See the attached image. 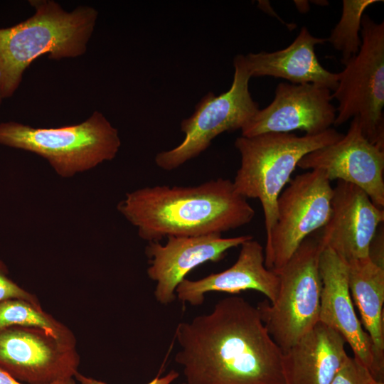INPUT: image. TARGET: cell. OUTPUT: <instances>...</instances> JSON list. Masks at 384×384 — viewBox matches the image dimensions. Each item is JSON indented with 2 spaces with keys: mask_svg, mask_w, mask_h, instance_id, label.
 <instances>
[{
  "mask_svg": "<svg viewBox=\"0 0 384 384\" xmlns=\"http://www.w3.org/2000/svg\"><path fill=\"white\" fill-rule=\"evenodd\" d=\"M370 384H384V381H377L373 379Z\"/></svg>",
  "mask_w": 384,
  "mask_h": 384,
  "instance_id": "27",
  "label": "cell"
},
{
  "mask_svg": "<svg viewBox=\"0 0 384 384\" xmlns=\"http://www.w3.org/2000/svg\"><path fill=\"white\" fill-rule=\"evenodd\" d=\"M117 209L148 242L169 236L222 235L248 224L255 214L233 181L223 178L191 186L139 188L126 193Z\"/></svg>",
  "mask_w": 384,
  "mask_h": 384,
  "instance_id": "2",
  "label": "cell"
},
{
  "mask_svg": "<svg viewBox=\"0 0 384 384\" xmlns=\"http://www.w3.org/2000/svg\"><path fill=\"white\" fill-rule=\"evenodd\" d=\"M8 269L0 260V302L10 299H21L40 304L36 297L21 287L8 276Z\"/></svg>",
  "mask_w": 384,
  "mask_h": 384,
  "instance_id": "23",
  "label": "cell"
},
{
  "mask_svg": "<svg viewBox=\"0 0 384 384\" xmlns=\"http://www.w3.org/2000/svg\"><path fill=\"white\" fill-rule=\"evenodd\" d=\"M0 384H26L23 383L0 368ZM50 384H77L75 378H70Z\"/></svg>",
  "mask_w": 384,
  "mask_h": 384,
  "instance_id": "25",
  "label": "cell"
},
{
  "mask_svg": "<svg viewBox=\"0 0 384 384\" xmlns=\"http://www.w3.org/2000/svg\"><path fill=\"white\" fill-rule=\"evenodd\" d=\"M253 238L245 235L223 238L220 234L192 237L169 236L164 245L149 242L145 254L149 258L148 277L156 282L154 297L162 304L173 302L176 289L186 275L207 262L222 260L226 252Z\"/></svg>",
  "mask_w": 384,
  "mask_h": 384,
  "instance_id": "13",
  "label": "cell"
},
{
  "mask_svg": "<svg viewBox=\"0 0 384 384\" xmlns=\"http://www.w3.org/2000/svg\"><path fill=\"white\" fill-rule=\"evenodd\" d=\"M34 14L8 28H0V95L11 97L31 63L48 55L50 60L84 55L95 30L97 11L80 6L66 11L53 0H31Z\"/></svg>",
  "mask_w": 384,
  "mask_h": 384,
  "instance_id": "3",
  "label": "cell"
},
{
  "mask_svg": "<svg viewBox=\"0 0 384 384\" xmlns=\"http://www.w3.org/2000/svg\"><path fill=\"white\" fill-rule=\"evenodd\" d=\"M345 344L338 332L319 321L282 352L286 384H331L348 358Z\"/></svg>",
  "mask_w": 384,
  "mask_h": 384,
  "instance_id": "18",
  "label": "cell"
},
{
  "mask_svg": "<svg viewBox=\"0 0 384 384\" xmlns=\"http://www.w3.org/2000/svg\"><path fill=\"white\" fill-rule=\"evenodd\" d=\"M361 37L358 53L343 63L331 93L338 104L334 124L356 117L365 137L384 149V23L364 14Z\"/></svg>",
  "mask_w": 384,
  "mask_h": 384,
  "instance_id": "7",
  "label": "cell"
},
{
  "mask_svg": "<svg viewBox=\"0 0 384 384\" xmlns=\"http://www.w3.org/2000/svg\"><path fill=\"white\" fill-rule=\"evenodd\" d=\"M14 326L40 328L59 339L76 341L72 331L43 311L40 304L25 299L0 302V331Z\"/></svg>",
  "mask_w": 384,
  "mask_h": 384,
  "instance_id": "20",
  "label": "cell"
},
{
  "mask_svg": "<svg viewBox=\"0 0 384 384\" xmlns=\"http://www.w3.org/2000/svg\"><path fill=\"white\" fill-rule=\"evenodd\" d=\"M384 220V210L358 186L337 181L333 188L331 213L318 238L348 262L369 257L371 242Z\"/></svg>",
  "mask_w": 384,
  "mask_h": 384,
  "instance_id": "14",
  "label": "cell"
},
{
  "mask_svg": "<svg viewBox=\"0 0 384 384\" xmlns=\"http://www.w3.org/2000/svg\"><path fill=\"white\" fill-rule=\"evenodd\" d=\"M278 289L277 274L265 267L264 248L252 238L240 245L238 259L231 267L198 280L184 279L176 287V295L182 302L199 306L204 302L208 292L238 294L255 290L262 293L272 303Z\"/></svg>",
  "mask_w": 384,
  "mask_h": 384,
  "instance_id": "16",
  "label": "cell"
},
{
  "mask_svg": "<svg viewBox=\"0 0 384 384\" xmlns=\"http://www.w3.org/2000/svg\"><path fill=\"white\" fill-rule=\"evenodd\" d=\"M373 380L366 367L354 357L348 356L331 384H370Z\"/></svg>",
  "mask_w": 384,
  "mask_h": 384,
  "instance_id": "22",
  "label": "cell"
},
{
  "mask_svg": "<svg viewBox=\"0 0 384 384\" xmlns=\"http://www.w3.org/2000/svg\"><path fill=\"white\" fill-rule=\"evenodd\" d=\"M178 375V372L172 370L163 377L156 376L147 384H171ZM74 378L80 384H107L102 380L85 376L79 372L76 373Z\"/></svg>",
  "mask_w": 384,
  "mask_h": 384,
  "instance_id": "24",
  "label": "cell"
},
{
  "mask_svg": "<svg viewBox=\"0 0 384 384\" xmlns=\"http://www.w3.org/2000/svg\"><path fill=\"white\" fill-rule=\"evenodd\" d=\"M322 282L319 321L331 327L351 347L353 357L368 368L375 380L384 381L379 370L371 339L354 309L348 281V264L329 248L319 259Z\"/></svg>",
  "mask_w": 384,
  "mask_h": 384,
  "instance_id": "15",
  "label": "cell"
},
{
  "mask_svg": "<svg viewBox=\"0 0 384 384\" xmlns=\"http://www.w3.org/2000/svg\"><path fill=\"white\" fill-rule=\"evenodd\" d=\"M347 264L353 302L358 309L360 321L371 339L377 366L384 374V266L370 257Z\"/></svg>",
  "mask_w": 384,
  "mask_h": 384,
  "instance_id": "19",
  "label": "cell"
},
{
  "mask_svg": "<svg viewBox=\"0 0 384 384\" xmlns=\"http://www.w3.org/2000/svg\"><path fill=\"white\" fill-rule=\"evenodd\" d=\"M380 0H343L341 18L327 38L342 55L343 64L355 56L361 46V20L365 10Z\"/></svg>",
  "mask_w": 384,
  "mask_h": 384,
  "instance_id": "21",
  "label": "cell"
},
{
  "mask_svg": "<svg viewBox=\"0 0 384 384\" xmlns=\"http://www.w3.org/2000/svg\"><path fill=\"white\" fill-rule=\"evenodd\" d=\"M297 166L320 170L330 181L353 184L365 191L375 205L384 208V149L365 137L356 117L341 139L305 155Z\"/></svg>",
  "mask_w": 384,
  "mask_h": 384,
  "instance_id": "11",
  "label": "cell"
},
{
  "mask_svg": "<svg viewBox=\"0 0 384 384\" xmlns=\"http://www.w3.org/2000/svg\"><path fill=\"white\" fill-rule=\"evenodd\" d=\"M175 361L186 384H286L282 351L257 306L230 296L212 311L180 323Z\"/></svg>",
  "mask_w": 384,
  "mask_h": 384,
  "instance_id": "1",
  "label": "cell"
},
{
  "mask_svg": "<svg viewBox=\"0 0 384 384\" xmlns=\"http://www.w3.org/2000/svg\"><path fill=\"white\" fill-rule=\"evenodd\" d=\"M325 42L327 38L314 36L303 26L294 41L284 49L240 54V57L251 78L271 76L295 85L313 83L333 92L338 85V73L325 69L314 50L316 45Z\"/></svg>",
  "mask_w": 384,
  "mask_h": 384,
  "instance_id": "17",
  "label": "cell"
},
{
  "mask_svg": "<svg viewBox=\"0 0 384 384\" xmlns=\"http://www.w3.org/2000/svg\"><path fill=\"white\" fill-rule=\"evenodd\" d=\"M294 2L298 10L302 13L306 12L309 9V3L306 1H295Z\"/></svg>",
  "mask_w": 384,
  "mask_h": 384,
  "instance_id": "26",
  "label": "cell"
},
{
  "mask_svg": "<svg viewBox=\"0 0 384 384\" xmlns=\"http://www.w3.org/2000/svg\"><path fill=\"white\" fill-rule=\"evenodd\" d=\"M331 100L327 87L313 83L281 82L272 102L258 110L242 128L241 136L294 130L304 131L306 134L321 133L334 124L336 108Z\"/></svg>",
  "mask_w": 384,
  "mask_h": 384,
  "instance_id": "12",
  "label": "cell"
},
{
  "mask_svg": "<svg viewBox=\"0 0 384 384\" xmlns=\"http://www.w3.org/2000/svg\"><path fill=\"white\" fill-rule=\"evenodd\" d=\"M181 384H186V383H181Z\"/></svg>",
  "mask_w": 384,
  "mask_h": 384,
  "instance_id": "29",
  "label": "cell"
},
{
  "mask_svg": "<svg viewBox=\"0 0 384 384\" xmlns=\"http://www.w3.org/2000/svg\"><path fill=\"white\" fill-rule=\"evenodd\" d=\"M2 100H3V98L1 97V96L0 95V107H1V104Z\"/></svg>",
  "mask_w": 384,
  "mask_h": 384,
  "instance_id": "28",
  "label": "cell"
},
{
  "mask_svg": "<svg viewBox=\"0 0 384 384\" xmlns=\"http://www.w3.org/2000/svg\"><path fill=\"white\" fill-rule=\"evenodd\" d=\"M234 77L230 89L218 95L210 92L198 102L194 112L180 124L184 138L176 147L159 152L154 159L164 171L176 169L205 151L225 132L242 128L259 110L249 90L251 78L240 54L233 60Z\"/></svg>",
  "mask_w": 384,
  "mask_h": 384,
  "instance_id": "8",
  "label": "cell"
},
{
  "mask_svg": "<svg viewBox=\"0 0 384 384\" xmlns=\"http://www.w3.org/2000/svg\"><path fill=\"white\" fill-rule=\"evenodd\" d=\"M0 144L41 156L59 176L68 178L114 159L121 140L117 129L95 111L80 124L57 128L1 122Z\"/></svg>",
  "mask_w": 384,
  "mask_h": 384,
  "instance_id": "5",
  "label": "cell"
},
{
  "mask_svg": "<svg viewBox=\"0 0 384 384\" xmlns=\"http://www.w3.org/2000/svg\"><path fill=\"white\" fill-rule=\"evenodd\" d=\"M318 237L306 238L277 272L279 289L274 302L257 308L267 331L282 352L295 344L319 321L322 288Z\"/></svg>",
  "mask_w": 384,
  "mask_h": 384,
  "instance_id": "6",
  "label": "cell"
},
{
  "mask_svg": "<svg viewBox=\"0 0 384 384\" xmlns=\"http://www.w3.org/2000/svg\"><path fill=\"white\" fill-rule=\"evenodd\" d=\"M289 183L278 197L276 222L264 250L265 265L274 272L306 238L326 225L331 213L333 188L321 171L300 174Z\"/></svg>",
  "mask_w": 384,
  "mask_h": 384,
  "instance_id": "9",
  "label": "cell"
},
{
  "mask_svg": "<svg viewBox=\"0 0 384 384\" xmlns=\"http://www.w3.org/2000/svg\"><path fill=\"white\" fill-rule=\"evenodd\" d=\"M76 344L40 328L7 327L0 331V368L26 384L74 378L80 365Z\"/></svg>",
  "mask_w": 384,
  "mask_h": 384,
  "instance_id": "10",
  "label": "cell"
},
{
  "mask_svg": "<svg viewBox=\"0 0 384 384\" xmlns=\"http://www.w3.org/2000/svg\"><path fill=\"white\" fill-rule=\"evenodd\" d=\"M344 134L333 128L317 134L268 132L238 137L235 146L240 166L233 183L242 197L258 199L265 218L266 240L276 222L277 201L299 161L309 153L331 144Z\"/></svg>",
  "mask_w": 384,
  "mask_h": 384,
  "instance_id": "4",
  "label": "cell"
}]
</instances>
